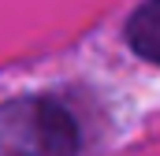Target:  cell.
Segmentation results:
<instances>
[{"instance_id": "1", "label": "cell", "mask_w": 160, "mask_h": 156, "mask_svg": "<svg viewBox=\"0 0 160 156\" xmlns=\"http://www.w3.org/2000/svg\"><path fill=\"white\" fill-rule=\"evenodd\" d=\"M78 126L48 97H15L0 104V156H75Z\"/></svg>"}, {"instance_id": "2", "label": "cell", "mask_w": 160, "mask_h": 156, "mask_svg": "<svg viewBox=\"0 0 160 156\" xmlns=\"http://www.w3.org/2000/svg\"><path fill=\"white\" fill-rule=\"evenodd\" d=\"M127 41L130 48L149 60V63H160V0H145L130 22H127Z\"/></svg>"}]
</instances>
